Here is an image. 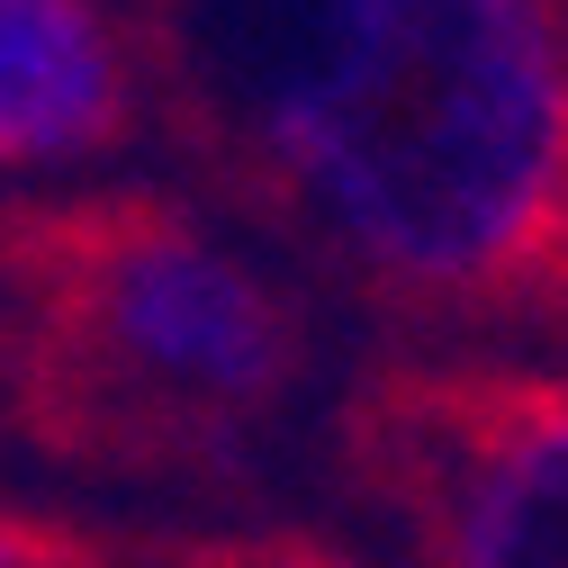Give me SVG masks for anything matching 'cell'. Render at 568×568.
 <instances>
[{"mask_svg": "<svg viewBox=\"0 0 568 568\" xmlns=\"http://www.w3.org/2000/svg\"><path fill=\"white\" fill-rule=\"evenodd\" d=\"M154 118L424 343L568 325V0H126Z\"/></svg>", "mask_w": 568, "mask_h": 568, "instance_id": "cell-1", "label": "cell"}, {"mask_svg": "<svg viewBox=\"0 0 568 568\" xmlns=\"http://www.w3.org/2000/svg\"><path fill=\"white\" fill-rule=\"evenodd\" d=\"M316 371L298 280L172 190L0 207V388L73 469L190 478L244 460Z\"/></svg>", "mask_w": 568, "mask_h": 568, "instance_id": "cell-2", "label": "cell"}, {"mask_svg": "<svg viewBox=\"0 0 568 568\" xmlns=\"http://www.w3.org/2000/svg\"><path fill=\"white\" fill-rule=\"evenodd\" d=\"M352 469L406 568H568V362L424 343L352 397Z\"/></svg>", "mask_w": 568, "mask_h": 568, "instance_id": "cell-3", "label": "cell"}, {"mask_svg": "<svg viewBox=\"0 0 568 568\" xmlns=\"http://www.w3.org/2000/svg\"><path fill=\"white\" fill-rule=\"evenodd\" d=\"M154 126L126 0H0V181H91Z\"/></svg>", "mask_w": 568, "mask_h": 568, "instance_id": "cell-4", "label": "cell"}, {"mask_svg": "<svg viewBox=\"0 0 568 568\" xmlns=\"http://www.w3.org/2000/svg\"><path fill=\"white\" fill-rule=\"evenodd\" d=\"M0 568H118V559H109V541L91 524L0 496Z\"/></svg>", "mask_w": 568, "mask_h": 568, "instance_id": "cell-5", "label": "cell"}]
</instances>
